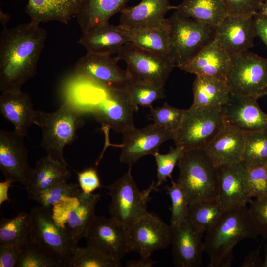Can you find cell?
<instances>
[{"label": "cell", "mask_w": 267, "mask_h": 267, "mask_svg": "<svg viewBox=\"0 0 267 267\" xmlns=\"http://www.w3.org/2000/svg\"><path fill=\"white\" fill-rule=\"evenodd\" d=\"M12 182L10 181L5 180L4 181L0 182V206L5 201L9 200L8 196V191L11 186Z\"/></svg>", "instance_id": "obj_51"}, {"label": "cell", "mask_w": 267, "mask_h": 267, "mask_svg": "<svg viewBox=\"0 0 267 267\" xmlns=\"http://www.w3.org/2000/svg\"><path fill=\"white\" fill-rule=\"evenodd\" d=\"M171 228V245L175 266L199 267L205 251L203 234L197 231L187 220L178 226Z\"/></svg>", "instance_id": "obj_20"}, {"label": "cell", "mask_w": 267, "mask_h": 267, "mask_svg": "<svg viewBox=\"0 0 267 267\" xmlns=\"http://www.w3.org/2000/svg\"><path fill=\"white\" fill-rule=\"evenodd\" d=\"M79 0H29L25 12L31 21L40 24L52 21L67 24L75 17Z\"/></svg>", "instance_id": "obj_30"}, {"label": "cell", "mask_w": 267, "mask_h": 267, "mask_svg": "<svg viewBox=\"0 0 267 267\" xmlns=\"http://www.w3.org/2000/svg\"><path fill=\"white\" fill-rule=\"evenodd\" d=\"M177 164L179 174L177 182L185 192L189 204L219 198L217 167L203 148L184 150Z\"/></svg>", "instance_id": "obj_5"}, {"label": "cell", "mask_w": 267, "mask_h": 267, "mask_svg": "<svg viewBox=\"0 0 267 267\" xmlns=\"http://www.w3.org/2000/svg\"><path fill=\"white\" fill-rule=\"evenodd\" d=\"M259 230L246 206L224 211L216 223L206 232L204 250L209 267H229L235 245L245 239H257Z\"/></svg>", "instance_id": "obj_3"}, {"label": "cell", "mask_w": 267, "mask_h": 267, "mask_svg": "<svg viewBox=\"0 0 267 267\" xmlns=\"http://www.w3.org/2000/svg\"><path fill=\"white\" fill-rule=\"evenodd\" d=\"M172 231L159 216L147 211L128 229L129 251L136 252L140 257H150L156 250L171 245Z\"/></svg>", "instance_id": "obj_13"}, {"label": "cell", "mask_w": 267, "mask_h": 267, "mask_svg": "<svg viewBox=\"0 0 267 267\" xmlns=\"http://www.w3.org/2000/svg\"><path fill=\"white\" fill-rule=\"evenodd\" d=\"M29 213L21 212L11 218H2L0 222V244L13 243L22 246L29 239Z\"/></svg>", "instance_id": "obj_34"}, {"label": "cell", "mask_w": 267, "mask_h": 267, "mask_svg": "<svg viewBox=\"0 0 267 267\" xmlns=\"http://www.w3.org/2000/svg\"><path fill=\"white\" fill-rule=\"evenodd\" d=\"M257 99L231 93L222 107L224 122L245 132L267 129V114L260 108Z\"/></svg>", "instance_id": "obj_22"}, {"label": "cell", "mask_w": 267, "mask_h": 267, "mask_svg": "<svg viewBox=\"0 0 267 267\" xmlns=\"http://www.w3.org/2000/svg\"><path fill=\"white\" fill-rule=\"evenodd\" d=\"M121 89L129 101L137 107L151 108L154 102L165 97L164 87L135 81L130 78Z\"/></svg>", "instance_id": "obj_35"}, {"label": "cell", "mask_w": 267, "mask_h": 267, "mask_svg": "<svg viewBox=\"0 0 267 267\" xmlns=\"http://www.w3.org/2000/svg\"><path fill=\"white\" fill-rule=\"evenodd\" d=\"M77 43L87 52L112 55L129 42L123 27L108 23L83 33Z\"/></svg>", "instance_id": "obj_25"}, {"label": "cell", "mask_w": 267, "mask_h": 267, "mask_svg": "<svg viewBox=\"0 0 267 267\" xmlns=\"http://www.w3.org/2000/svg\"><path fill=\"white\" fill-rule=\"evenodd\" d=\"M227 82L231 93L258 99L267 93V58L249 51L232 56Z\"/></svg>", "instance_id": "obj_11"}, {"label": "cell", "mask_w": 267, "mask_h": 267, "mask_svg": "<svg viewBox=\"0 0 267 267\" xmlns=\"http://www.w3.org/2000/svg\"><path fill=\"white\" fill-rule=\"evenodd\" d=\"M175 10L214 28L229 15L223 0H184Z\"/></svg>", "instance_id": "obj_31"}, {"label": "cell", "mask_w": 267, "mask_h": 267, "mask_svg": "<svg viewBox=\"0 0 267 267\" xmlns=\"http://www.w3.org/2000/svg\"></svg>", "instance_id": "obj_57"}, {"label": "cell", "mask_w": 267, "mask_h": 267, "mask_svg": "<svg viewBox=\"0 0 267 267\" xmlns=\"http://www.w3.org/2000/svg\"><path fill=\"white\" fill-rule=\"evenodd\" d=\"M82 116L80 112L65 101L53 112L36 111L34 124L41 129V146L49 158L68 166L63 157V150L77 138V131L84 123Z\"/></svg>", "instance_id": "obj_4"}, {"label": "cell", "mask_w": 267, "mask_h": 267, "mask_svg": "<svg viewBox=\"0 0 267 267\" xmlns=\"http://www.w3.org/2000/svg\"><path fill=\"white\" fill-rule=\"evenodd\" d=\"M120 261L86 246L75 249L69 263V267H120Z\"/></svg>", "instance_id": "obj_37"}, {"label": "cell", "mask_w": 267, "mask_h": 267, "mask_svg": "<svg viewBox=\"0 0 267 267\" xmlns=\"http://www.w3.org/2000/svg\"><path fill=\"white\" fill-rule=\"evenodd\" d=\"M232 56L214 39L195 56L177 67L185 72L215 77L227 81Z\"/></svg>", "instance_id": "obj_21"}, {"label": "cell", "mask_w": 267, "mask_h": 267, "mask_svg": "<svg viewBox=\"0 0 267 267\" xmlns=\"http://www.w3.org/2000/svg\"><path fill=\"white\" fill-rule=\"evenodd\" d=\"M166 24L170 42L169 57L175 67L193 57L214 39L215 28L176 10L166 19Z\"/></svg>", "instance_id": "obj_6"}, {"label": "cell", "mask_w": 267, "mask_h": 267, "mask_svg": "<svg viewBox=\"0 0 267 267\" xmlns=\"http://www.w3.org/2000/svg\"><path fill=\"white\" fill-rule=\"evenodd\" d=\"M128 229L111 217L106 218L95 215L85 236L87 246L120 261L130 252Z\"/></svg>", "instance_id": "obj_14"}, {"label": "cell", "mask_w": 267, "mask_h": 267, "mask_svg": "<svg viewBox=\"0 0 267 267\" xmlns=\"http://www.w3.org/2000/svg\"><path fill=\"white\" fill-rule=\"evenodd\" d=\"M263 261L260 256V249L250 252L245 257L241 267H262Z\"/></svg>", "instance_id": "obj_48"}, {"label": "cell", "mask_w": 267, "mask_h": 267, "mask_svg": "<svg viewBox=\"0 0 267 267\" xmlns=\"http://www.w3.org/2000/svg\"><path fill=\"white\" fill-rule=\"evenodd\" d=\"M16 267H62L60 263L29 240L21 248Z\"/></svg>", "instance_id": "obj_38"}, {"label": "cell", "mask_w": 267, "mask_h": 267, "mask_svg": "<svg viewBox=\"0 0 267 267\" xmlns=\"http://www.w3.org/2000/svg\"><path fill=\"white\" fill-rule=\"evenodd\" d=\"M10 18V16L9 15L4 13L0 10V21L3 26H4V27H5V24H6Z\"/></svg>", "instance_id": "obj_53"}, {"label": "cell", "mask_w": 267, "mask_h": 267, "mask_svg": "<svg viewBox=\"0 0 267 267\" xmlns=\"http://www.w3.org/2000/svg\"><path fill=\"white\" fill-rule=\"evenodd\" d=\"M40 24L31 21L15 27H4L0 37V90H21L36 74L47 37Z\"/></svg>", "instance_id": "obj_1"}, {"label": "cell", "mask_w": 267, "mask_h": 267, "mask_svg": "<svg viewBox=\"0 0 267 267\" xmlns=\"http://www.w3.org/2000/svg\"><path fill=\"white\" fill-rule=\"evenodd\" d=\"M184 151L182 148L178 147H170L169 151L166 154H160L158 151L152 155L157 165V180L155 184L157 189L167 181L168 178L172 179V174L174 167L178 164Z\"/></svg>", "instance_id": "obj_43"}, {"label": "cell", "mask_w": 267, "mask_h": 267, "mask_svg": "<svg viewBox=\"0 0 267 267\" xmlns=\"http://www.w3.org/2000/svg\"><path fill=\"white\" fill-rule=\"evenodd\" d=\"M192 91L193 108L222 107L231 95L227 81L215 77L196 75L193 82Z\"/></svg>", "instance_id": "obj_29"}, {"label": "cell", "mask_w": 267, "mask_h": 267, "mask_svg": "<svg viewBox=\"0 0 267 267\" xmlns=\"http://www.w3.org/2000/svg\"><path fill=\"white\" fill-rule=\"evenodd\" d=\"M229 14L238 16H254L264 0H223Z\"/></svg>", "instance_id": "obj_44"}, {"label": "cell", "mask_w": 267, "mask_h": 267, "mask_svg": "<svg viewBox=\"0 0 267 267\" xmlns=\"http://www.w3.org/2000/svg\"><path fill=\"white\" fill-rule=\"evenodd\" d=\"M78 185L85 193H92L101 187L97 171L94 168L86 169L77 173Z\"/></svg>", "instance_id": "obj_46"}, {"label": "cell", "mask_w": 267, "mask_h": 267, "mask_svg": "<svg viewBox=\"0 0 267 267\" xmlns=\"http://www.w3.org/2000/svg\"><path fill=\"white\" fill-rule=\"evenodd\" d=\"M25 136L15 130L0 131V169L5 180L26 186L33 169L28 163V150Z\"/></svg>", "instance_id": "obj_17"}, {"label": "cell", "mask_w": 267, "mask_h": 267, "mask_svg": "<svg viewBox=\"0 0 267 267\" xmlns=\"http://www.w3.org/2000/svg\"><path fill=\"white\" fill-rule=\"evenodd\" d=\"M254 17L257 36L267 47V19L255 16Z\"/></svg>", "instance_id": "obj_49"}, {"label": "cell", "mask_w": 267, "mask_h": 267, "mask_svg": "<svg viewBox=\"0 0 267 267\" xmlns=\"http://www.w3.org/2000/svg\"><path fill=\"white\" fill-rule=\"evenodd\" d=\"M124 28L132 44L169 57L170 42L167 24L164 27L157 28Z\"/></svg>", "instance_id": "obj_32"}, {"label": "cell", "mask_w": 267, "mask_h": 267, "mask_svg": "<svg viewBox=\"0 0 267 267\" xmlns=\"http://www.w3.org/2000/svg\"><path fill=\"white\" fill-rule=\"evenodd\" d=\"M265 258L263 262L262 267H267V243L264 248Z\"/></svg>", "instance_id": "obj_54"}, {"label": "cell", "mask_w": 267, "mask_h": 267, "mask_svg": "<svg viewBox=\"0 0 267 267\" xmlns=\"http://www.w3.org/2000/svg\"><path fill=\"white\" fill-rule=\"evenodd\" d=\"M224 124L222 107L193 108L185 110L172 140L184 150L204 148Z\"/></svg>", "instance_id": "obj_7"}, {"label": "cell", "mask_w": 267, "mask_h": 267, "mask_svg": "<svg viewBox=\"0 0 267 267\" xmlns=\"http://www.w3.org/2000/svg\"><path fill=\"white\" fill-rule=\"evenodd\" d=\"M266 167H267V165H266Z\"/></svg>", "instance_id": "obj_56"}, {"label": "cell", "mask_w": 267, "mask_h": 267, "mask_svg": "<svg viewBox=\"0 0 267 267\" xmlns=\"http://www.w3.org/2000/svg\"><path fill=\"white\" fill-rule=\"evenodd\" d=\"M246 132L224 122L223 127L204 148L216 167L243 162Z\"/></svg>", "instance_id": "obj_19"}, {"label": "cell", "mask_w": 267, "mask_h": 267, "mask_svg": "<svg viewBox=\"0 0 267 267\" xmlns=\"http://www.w3.org/2000/svg\"><path fill=\"white\" fill-rule=\"evenodd\" d=\"M254 16L267 19V1L263 2L258 12Z\"/></svg>", "instance_id": "obj_52"}, {"label": "cell", "mask_w": 267, "mask_h": 267, "mask_svg": "<svg viewBox=\"0 0 267 267\" xmlns=\"http://www.w3.org/2000/svg\"><path fill=\"white\" fill-rule=\"evenodd\" d=\"M70 177L71 173L67 166L54 161L47 156L40 158L25 187L28 198L33 199L38 194L48 188L67 182Z\"/></svg>", "instance_id": "obj_28"}, {"label": "cell", "mask_w": 267, "mask_h": 267, "mask_svg": "<svg viewBox=\"0 0 267 267\" xmlns=\"http://www.w3.org/2000/svg\"><path fill=\"white\" fill-rule=\"evenodd\" d=\"M78 184L67 182L56 184L36 195L34 200L40 206L51 208L64 199L73 196L81 191Z\"/></svg>", "instance_id": "obj_40"}, {"label": "cell", "mask_w": 267, "mask_h": 267, "mask_svg": "<svg viewBox=\"0 0 267 267\" xmlns=\"http://www.w3.org/2000/svg\"><path fill=\"white\" fill-rule=\"evenodd\" d=\"M244 183L248 197L261 199L267 196V169L266 166L246 167Z\"/></svg>", "instance_id": "obj_41"}, {"label": "cell", "mask_w": 267, "mask_h": 267, "mask_svg": "<svg viewBox=\"0 0 267 267\" xmlns=\"http://www.w3.org/2000/svg\"><path fill=\"white\" fill-rule=\"evenodd\" d=\"M250 212L259 230L260 235L267 237V196L251 202Z\"/></svg>", "instance_id": "obj_45"}, {"label": "cell", "mask_w": 267, "mask_h": 267, "mask_svg": "<svg viewBox=\"0 0 267 267\" xmlns=\"http://www.w3.org/2000/svg\"><path fill=\"white\" fill-rule=\"evenodd\" d=\"M74 76L64 93V101L83 115L91 114L104 129L123 134L135 127L134 114L138 107L129 101L121 89H109Z\"/></svg>", "instance_id": "obj_2"}, {"label": "cell", "mask_w": 267, "mask_h": 267, "mask_svg": "<svg viewBox=\"0 0 267 267\" xmlns=\"http://www.w3.org/2000/svg\"><path fill=\"white\" fill-rule=\"evenodd\" d=\"M176 9L169 0H142L137 5L121 10L119 25L129 29L164 27L166 14Z\"/></svg>", "instance_id": "obj_23"}, {"label": "cell", "mask_w": 267, "mask_h": 267, "mask_svg": "<svg viewBox=\"0 0 267 267\" xmlns=\"http://www.w3.org/2000/svg\"><path fill=\"white\" fill-rule=\"evenodd\" d=\"M100 198V194H86L81 190L51 208L56 224L76 244L85 238Z\"/></svg>", "instance_id": "obj_10"}, {"label": "cell", "mask_w": 267, "mask_h": 267, "mask_svg": "<svg viewBox=\"0 0 267 267\" xmlns=\"http://www.w3.org/2000/svg\"><path fill=\"white\" fill-rule=\"evenodd\" d=\"M0 112L12 123L19 134L27 135L28 129L34 124L36 111L29 96L22 90L2 93L0 96Z\"/></svg>", "instance_id": "obj_26"}, {"label": "cell", "mask_w": 267, "mask_h": 267, "mask_svg": "<svg viewBox=\"0 0 267 267\" xmlns=\"http://www.w3.org/2000/svg\"><path fill=\"white\" fill-rule=\"evenodd\" d=\"M185 109H180L165 102L162 106L150 108V119L153 123L167 130L174 132L179 127Z\"/></svg>", "instance_id": "obj_42"}, {"label": "cell", "mask_w": 267, "mask_h": 267, "mask_svg": "<svg viewBox=\"0 0 267 267\" xmlns=\"http://www.w3.org/2000/svg\"><path fill=\"white\" fill-rule=\"evenodd\" d=\"M256 36L254 16L229 14L215 27L214 40L231 56L249 51Z\"/></svg>", "instance_id": "obj_18"}, {"label": "cell", "mask_w": 267, "mask_h": 267, "mask_svg": "<svg viewBox=\"0 0 267 267\" xmlns=\"http://www.w3.org/2000/svg\"><path fill=\"white\" fill-rule=\"evenodd\" d=\"M132 167L113 183L107 186L111 201L109 206L111 217L128 228L146 213L150 195L155 187L153 182L147 189L140 191L134 181Z\"/></svg>", "instance_id": "obj_9"}, {"label": "cell", "mask_w": 267, "mask_h": 267, "mask_svg": "<svg viewBox=\"0 0 267 267\" xmlns=\"http://www.w3.org/2000/svg\"><path fill=\"white\" fill-rule=\"evenodd\" d=\"M267 1V0H264V1Z\"/></svg>", "instance_id": "obj_55"}, {"label": "cell", "mask_w": 267, "mask_h": 267, "mask_svg": "<svg viewBox=\"0 0 267 267\" xmlns=\"http://www.w3.org/2000/svg\"><path fill=\"white\" fill-rule=\"evenodd\" d=\"M155 263V262L149 257H141L139 259L128 261L125 266L126 267H152Z\"/></svg>", "instance_id": "obj_50"}, {"label": "cell", "mask_w": 267, "mask_h": 267, "mask_svg": "<svg viewBox=\"0 0 267 267\" xmlns=\"http://www.w3.org/2000/svg\"><path fill=\"white\" fill-rule=\"evenodd\" d=\"M117 57L127 64L126 71L133 80L164 87L175 67L169 57L125 44Z\"/></svg>", "instance_id": "obj_12"}, {"label": "cell", "mask_w": 267, "mask_h": 267, "mask_svg": "<svg viewBox=\"0 0 267 267\" xmlns=\"http://www.w3.org/2000/svg\"><path fill=\"white\" fill-rule=\"evenodd\" d=\"M30 217V242L68 267L73 252L78 246L56 224L51 208L42 206L33 207Z\"/></svg>", "instance_id": "obj_8"}, {"label": "cell", "mask_w": 267, "mask_h": 267, "mask_svg": "<svg viewBox=\"0 0 267 267\" xmlns=\"http://www.w3.org/2000/svg\"><path fill=\"white\" fill-rule=\"evenodd\" d=\"M219 199L224 211L246 206L251 201L245 190L243 162L217 167Z\"/></svg>", "instance_id": "obj_24"}, {"label": "cell", "mask_w": 267, "mask_h": 267, "mask_svg": "<svg viewBox=\"0 0 267 267\" xmlns=\"http://www.w3.org/2000/svg\"><path fill=\"white\" fill-rule=\"evenodd\" d=\"M173 134L174 132L154 123L141 129L134 127L124 132L119 157L120 162L132 167L142 157L158 152L164 142L173 139Z\"/></svg>", "instance_id": "obj_16"}, {"label": "cell", "mask_w": 267, "mask_h": 267, "mask_svg": "<svg viewBox=\"0 0 267 267\" xmlns=\"http://www.w3.org/2000/svg\"><path fill=\"white\" fill-rule=\"evenodd\" d=\"M224 211L219 198L195 202L189 205L187 221L203 234L216 223Z\"/></svg>", "instance_id": "obj_33"}, {"label": "cell", "mask_w": 267, "mask_h": 267, "mask_svg": "<svg viewBox=\"0 0 267 267\" xmlns=\"http://www.w3.org/2000/svg\"><path fill=\"white\" fill-rule=\"evenodd\" d=\"M171 201V227L177 226L187 220L189 203L181 187L172 180L171 185L165 188Z\"/></svg>", "instance_id": "obj_39"}, {"label": "cell", "mask_w": 267, "mask_h": 267, "mask_svg": "<svg viewBox=\"0 0 267 267\" xmlns=\"http://www.w3.org/2000/svg\"><path fill=\"white\" fill-rule=\"evenodd\" d=\"M119 60L117 56L87 52L77 62L74 74L104 87L121 89L127 84L130 77L126 70L119 67Z\"/></svg>", "instance_id": "obj_15"}, {"label": "cell", "mask_w": 267, "mask_h": 267, "mask_svg": "<svg viewBox=\"0 0 267 267\" xmlns=\"http://www.w3.org/2000/svg\"><path fill=\"white\" fill-rule=\"evenodd\" d=\"M130 0H79L75 17L82 33L109 23Z\"/></svg>", "instance_id": "obj_27"}, {"label": "cell", "mask_w": 267, "mask_h": 267, "mask_svg": "<svg viewBox=\"0 0 267 267\" xmlns=\"http://www.w3.org/2000/svg\"><path fill=\"white\" fill-rule=\"evenodd\" d=\"M243 163L246 167L267 165V129L246 132Z\"/></svg>", "instance_id": "obj_36"}, {"label": "cell", "mask_w": 267, "mask_h": 267, "mask_svg": "<svg viewBox=\"0 0 267 267\" xmlns=\"http://www.w3.org/2000/svg\"><path fill=\"white\" fill-rule=\"evenodd\" d=\"M21 248L13 243L0 244V267H16Z\"/></svg>", "instance_id": "obj_47"}]
</instances>
